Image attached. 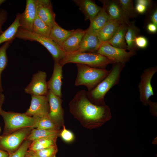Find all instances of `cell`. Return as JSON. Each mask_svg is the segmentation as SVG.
<instances>
[{
    "mask_svg": "<svg viewBox=\"0 0 157 157\" xmlns=\"http://www.w3.org/2000/svg\"><path fill=\"white\" fill-rule=\"evenodd\" d=\"M70 111L77 117L86 120L91 128H96L110 120L112 114L109 107L99 105L88 98L87 91L81 90L75 95L69 104Z\"/></svg>",
    "mask_w": 157,
    "mask_h": 157,
    "instance_id": "1",
    "label": "cell"
},
{
    "mask_svg": "<svg viewBox=\"0 0 157 157\" xmlns=\"http://www.w3.org/2000/svg\"><path fill=\"white\" fill-rule=\"evenodd\" d=\"M113 64L108 75L93 89L87 91L88 98L95 104L105 105L104 98L106 94L111 88L119 83L121 73L125 64Z\"/></svg>",
    "mask_w": 157,
    "mask_h": 157,
    "instance_id": "2",
    "label": "cell"
},
{
    "mask_svg": "<svg viewBox=\"0 0 157 157\" xmlns=\"http://www.w3.org/2000/svg\"><path fill=\"white\" fill-rule=\"evenodd\" d=\"M77 74L74 85L76 86L84 85L88 91L93 89L109 74L110 70L104 69L91 67L77 64Z\"/></svg>",
    "mask_w": 157,
    "mask_h": 157,
    "instance_id": "3",
    "label": "cell"
},
{
    "mask_svg": "<svg viewBox=\"0 0 157 157\" xmlns=\"http://www.w3.org/2000/svg\"><path fill=\"white\" fill-rule=\"evenodd\" d=\"M59 63L63 67L67 63H73L104 69L108 64H112L108 58L96 52H74L67 53L65 57Z\"/></svg>",
    "mask_w": 157,
    "mask_h": 157,
    "instance_id": "4",
    "label": "cell"
},
{
    "mask_svg": "<svg viewBox=\"0 0 157 157\" xmlns=\"http://www.w3.org/2000/svg\"><path fill=\"white\" fill-rule=\"evenodd\" d=\"M0 115L4 122L3 135L6 134L17 130L34 126L39 118L29 116L25 113H22L5 111L0 109Z\"/></svg>",
    "mask_w": 157,
    "mask_h": 157,
    "instance_id": "5",
    "label": "cell"
},
{
    "mask_svg": "<svg viewBox=\"0 0 157 157\" xmlns=\"http://www.w3.org/2000/svg\"><path fill=\"white\" fill-rule=\"evenodd\" d=\"M15 37L25 40L35 41L39 42L49 51L54 61L59 62L66 55V53L50 38L35 34L20 28Z\"/></svg>",
    "mask_w": 157,
    "mask_h": 157,
    "instance_id": "6",
    "label": "cell"
},
{
    "mask_svg": "<svg viewBox=\"0 0 157 157\" xmlns=\"http://www.w3.org/2000/svg\"><path fill=\"white\" fill-rule=\"evenodd\" d=\"M32 127L21 129L0 136V148L9 154L16 151L30 133Z\"/></svg>",
    "mask_w": 157,
    "mask_h": 157,
    "instance_id": "7",
    "label": "cell"
},
{
    "mask_svg": "<svg viewBox=\"0 0 157 157\" xmlns=\"http://www.w3.org/2000/svg\"><path fill=\"white\" fill-rule=\"evenodd\" d=\"M126 50L114 47L108 42H104L102 43L96 53L108 58L112 64H125L136 54L135 52H128Z\"/></svg>",
    "mask_w": 157,
    "mask_h": 157,
    "instance_id": "8",
    "label": "cell"
},
{
    "mask_svg": "<svg viewBox=\"0 0 157 157\" xmlns=\"http://www.w3.org/2000/svg\"><path fill=\"white\" fill-rule=\"evenodd\" d=\"M157 72L156 66L149 67L144 69L140 76L138 85L139 99L145 106H148L150 97L154 95L151 82L153 76Z\"/></svg>",
    "mask_w": 157,
    "mask_h": 157,
    "instance_id": "9",
    "label": "cell"
},
{
    "mask_svg": "<svg viewBox=\"0 0 157 157\" xmlns=\"http://www.w3.org/2000/svg\"><path fill=\"white\" fill-rule=\"evenodd\" d=\"M47 74L39 71L33 76L31 80L24 89L25 92L34 95H46L48 89Z\"/></svg>",
    "mask_w": 157,
    "mask_h": 157,
    "instance_id": "10",
    "label": "cell"
},
{
    "mask_svg": "<svg viewBox=\"0 0 157 157\" xmlns=\"http://www.w3.org/2000/svg\"><path fill=\"white\" fill-rule=\"evenodd\" d=\"M31 95L30 107L25 113L29 116L38 118L47 115L49 107L47 95Z\"/></svg>",
    "mask_w": 157,
    "mask_h": 157,
    "instance_id": "11",
    "label": "cell"
},
{
    "mask_svg": "<svg viewBox=\"0 0 157 157\" xmlns=\"http://www.w3.org/2000/svg\"><path fill=\"white\" fill-rule=\"evenodd\" d=\"M49 107V117L59 126L62 125L63 112L60 97L48 90L47 94Z\"/></svg>",
    "mask_w": 157,
    "mask_h": 157,
    "instance_id": "12",
    "label": "cell"
},
{
    "mask_svg": "<svg viewBox=\"0 0 157 157\" xmlns=\"http://www.w3.org/2000/svg\"><path fill=\"white\" fill-rule=\"evenodd\" d=\"M37 15L36 0H27L24 12L19 13L20 28L32 32L33 24Z\"/></svg>",
    "mask_w": 157,
    "mask_h": 157,
    "instance_id": "13",
    "label": "cell"
},
{
    "mask_svg": "<svg viewBox=\"0 0 157 157\" xmlns=\"http://www.w3.org/2000/svg\"><path fill=\"white\" fill-rule=\"evenodd\" d=\"M85 30V33L82 38L78 50L75 52H96L102 44L96 32L89 28Z\"/></svg>",
    "mask_w": 157,
    "mask_h": 157,
    "instance_id": "14",
    "label": "cell"
},
{
    "mask_svg": "<svg viewBox=\"0 0 157 157\" xmlns=\"http://www.w3.org/2000/svg\"><path fill=\"white\" fill-rule=\"evenodd\" d=\"M37 14L39 18L51 28L56 23V14L51 1L48 0H36Z\"/></svg>",
    "mask_w": 157,
    "mask_h": 157,
    "instance_id": "15",
    "label": "cell"
},
{
    "mask_svg": "<svg viewBox=\"0 0 157 157\" xmlns=\"http://www.w3.org/2000/svg\"><path fill=\"white\" fill-rule=\"evenodd\" d=\"M101 1L111 19L120 21L129 25L130 22L129 18L123 10L118 0Z\"/></svg>",
    "mask_w": 157,
    "mask_h": 157,
    "instance_id": "16",
    "label": "cell"
},
{
    "mask_svg": "<svg viewBox=\"0 0 157 157\" xmlns=\"http://www.w3.org/2000/svg\"><path fill=\"white\" fill-rule=\"evenodd\" d=\"M62 67L63 66L58 62L54 61L52 75L47 82L48 90L60 98L62 95L61 91L63 78Z\"/></svg>",
    "mask_w": 157,
    "mask_h": 157,
    "instance_id": "17",
    "label": "cell"
},
{
    "mask_svg": "<svg viewBox=\"0 0 157 157\" xmlns=\"http://www.w3.org/2000/svg\"><path fill=\"white\" fill-rule=\"evenodd\" d=\"M123 22L117 20H110L96 33L102 43L108 42L114 36Z\"/></svg>",
    "mask_w": 157,
    "mask_h": 157,
    "instance_id": "18",
    "label": "cell"
},
{
    "mask_svg": "<svg viewBox=\"0 0 157 157\" xmlns=\"http://www.w3.org/2000/svg\"><path fill=\"white\" fill-rule=\"evenodd\" d=\"M86 30L81 29L75 30L63 42L61 48L66 53H70L77 51L79 47Z\"/></svg>",
    "mask_w": 157,
    "mask_h": 157,
    "instance_id": "19",
    "label": "cell"
},
{
    "mask_svg": "<svg viewBox=\"0 0 157 157\" xmlns=\"http://www.w3.org/2000/svg\"><path fill=\"white\" fill-rule=\"evenodd\" d=\"M85 17V20H92L97 14L101 8L91 0H74Z\"/></svg>",
    "mask_w": 157,
    "mask_h": 157,
    "instance_id": "20",
    "label": "cell"
},
{
    "mask_svg": "<svg viewBox=\"0 0 157 157\" xmlns=\"http://www.w3.org/2000/svg\"><path fill=\"white\" fill-rule=\"evenodd\" d=\"M75 30L74 29L66 30L62 28L56 22L51 29L50 38L61 47L63 42Z\"/></svg>",
    "mask_w": 157,
    "mask_h": 157,
    "instance_id": "21",
    "label": "cell"
},
{
    "mask_svg": "<svg viewBox=\"0 0 157 157\" xmlns=\"http://www.w3.org/2000/svg\"><path fill=\"white\" fill-rule=\"evenodd\" d=\"M140 32V29L135 25V22L130 21L128 25L125 36L127 49L129 51L135 52L137 50L135 41L136 37L139 35Z\"/></svg>",
    "mask_w": 157,
    "mask_h": 157,
    "instance_id": "22",
    "label": "cell"
},
{
    "mask_svg": "<svg viewBox=\"0 0 157 157\" xmlns=\"http://www.w3.org/2000/svg\"><path fill=\"white\" fill-rule=\"evenodd\" d=\"M19 13H18L13 23L0 35V44L6 42H12L20 27L19 20Z\"/></svg>",
    "mask_w": 157,
    "mask_h": 157,
    "instance_id": "23",
    "label": "cell"
},
{
    "mask_svg": "<svg viewBox=\"0 0 157 157\" xmlns=\"http://www.w3.org/2000/svg\"><path fill=\"white\" fill-rule=\"evenodd\" d=\"M58 135H51L32 142L28 150L36 151L56 144Z\"/></svg>",
    "mask_w": 157,
    "mask_h": 157,
    "instance_id": "24",
    "label": "cell"
},
{
    "mask_svg": "<svg viewBox=\"0 0 157 157\" xmlns=\"http://www.w3.org/2000/svg\"><path fill=\"white\" fill-rule=\"evenodd\" d=\"M127 27L128 25L125 24H122L108 42L114 47L127 49L125 36Z\"/></svg>",
    "mask_w": 157,
    "mask_h": 157,
    "instance_id": "25",
    "label": "cell"
},
{
    "mask_svg": "<svg viewBox=\"0 0 157 157\" xmlns=\"http://www.w3.org/2000/svg\"><path fill=\"white\" fill-rule=\"evenodd\" d=\"M110 19L103 6L97 14L90 21V24L88 28L97 32Z\"/></svg>",
    "mask_w": 157,
    "mask_h": 157,
    "instance_id": "26",
    "label": "cell"
},
{
    "mask_svg": "<svg viewBox=\"0 0 157 157\" xmlns=\"http://www.w3.org/2000/svg\"><path fill=\"white\" fill-rule=\"evenodd\" d=\"M51 29L39 18L37 14L33 24L32 32L39 35L50 38Z\"/></svg>",
    "mask_w": 157,
    "mask_h": 157,
    "instance_id": "27",
    "label": "cell"
},
{
    "mask_svg": "<svg viewBox=\"0 0 157 157\" xmlns=\"http://www.w3.org/2000/svg\"><path fill=\"white\" fill-rule=\"evenodd\" d=\"M60 131L58 129H33L27 137V139L31 142L39 138L54 135H59Z\"/></svg>",
    "mask_w": 157,
    "mask_h": 157,
    "instance_id": "28",
    "label": "cell"
},
{
    "mask_svg": "<svg viewBox=\"0 0 157 157\" xmlns=\"http://www.w3.org/2000/svg\"><path fill=\"white\" fill-rule=\"evenodd\" d=\"M11 42H6L0 47V92L3 91L1 84V74L7 65L8 59L6 50L10 47Z\"/></svg>",
    "mask_w": 157,
    "mask_h": 157,
    "instance_id": "29",
    "label": "cell"
},
{
    "mask_svg": "<svg viewBox=\"0 0 157 157\" xmlns=\"http://www.w3.org/2000/svg\"><path fill=\"white\" fill-rule=\"evenodd\" d=\"M59 126L48 116L39 118L34 129H58Z\"/></svg>",
    "mask_w": 157,
    "mask_h": 157,
    "instance_id": "30",
    "label": "cell"
},
{
    "mask_svg": "<svg viewBox=\"0 0 157 157\" xmlns=\"http://www.w3.org/2000/svg\"><path fill=\"white\" fill-rule=\"evenodd\" d=\"M122 9L130 18H133L137 16L138 14L136 12L132 0H118Z\"/></svg>",
    "mask_w": 157,
    "mask_h": 157,
    "instance_id": "31",
    "label": "cell"
},
{
    "mask_svg": "<svg viewBox=\"0 0 157 157\" xmlns=\"http://www.w3.org/2000/svg\"><path fill=\"white\" fill-rule=\"evenodd\" d=\"M58 151L56 144L35 152L38 157H56Z\"/></svg>",
    "mask_w": 157,
    "mask_h": 157,
    "instance_id": "32",
    "label": "cell"
},
{
    "mask_svg": "<svg viewBox=\"0 0 157 157\" xmlns=\"http://www.w3.org/2000/svg\"><path fill=\"white\" fill-rule=\"evenodd\" d=\"M31 142L26 139L19 148L14 152L10 154L8 157H24Z\"/></svg>",
    "mask_w": 157,
    "mask_h": 157,
    "instance_id": "33",
    "label": "cell"
},
{
    "mask_svg": "<svg viewBox=\"0 0 157 157\" xmlns=\"http://www.w3.org/2000/svg\"><path fill=\"white\" fill-rule=\"evenodd\" d=\"M135 42L138 49H145L147 47L148 44L147 39L145 37L141 35H139L136 37Z\"/></svg>",
    "mask_w": 157,
    "mask_h": 157,
    "instance_id": "34",
    "label": "cell"
},
{
    "mask_svg": "<svg viewBox=\"0 0 157 157\" xmlns=\"http://www.w3.org/2000/svg\"><path fill=\"white\" fill-rule=\"evenodd\" d=\"M59 135L62 139L67 142H71L74 139V136L72 133L67 129L64 125H63V129L60 131Z\"/></svg>",
    "mask_w": 157,
    "mask_h": 157,
    "instance_id": "35",
    "label": "cell"
},
{
    "mask_svg": "<svg viewBox=\"0 0 157 157\" xmlns=\"http://www.w3.org/2000/svg\"><path fill=\"white\" fill-rule=\"evenodd\" d=\"M8 14L6 10L0 9V35L3 32L2 30V26L7 19Z\"/></svg>",
    "mask_w": 157,
    "mask_h": 157,
    "instance_id": "36",
    "label": "cell"
},
{
    "mask_svg": "<svg viewBox=\"0 0 157 157\" xmlns=\"http://www.w3.org/2000/svg\"><path fill=\"white\" fill-rule=\"evenodd\" d=\"M135 9L138 14H143L146 13L148 8L146 6L138 3H136Z\"/></svg>",
    "mask_w": 157,
    "mask_h": 157,
    "instance_id": "37",
    "label": "cell"
},
{
    "mask_svg": "<svg viewBox=\"0 0 157 157\" xmlns=\"http://www.w3.org/2000/svg\"><path fill=\"white\" fill-rule=\"evenodd\" d=\"M147 31L151 34L156 33L157 31V25L151 22H149L147 26Z\"/></svg>",
    "mask_w": 157,
    "mask_h": 157,
    "instance_id": "38",
    "label": "cell"
},
{
    "mask_svg": "<svg viewBox=\"0 0 157 157\" xmlns=\"http://www.w3.org/2000/svg\"><path fill=\"white\" fill-rule=\"evenodd\" d=\"M150 106V111L153 115H156L157 114V104L156 102H153L149 100L148 104Z\"/></svg>",
    "mask_w": 157,
    "mask_h": 157,
    "instance_id": "39",
    "label": "cell"
},
{
    "mask_svg": "<svg viewBox=\"0 0 157 157\" xmlns=\"http://www.w3.org/2000/svg\"><path fill=\"white\" fill-rule=\"evenodd\" d=\"M150 22L157 25V10L155 8L152 12L150 17Z\"/></svg>",
    "mask_w": 157,
    "mask_h": 157,
    "instance_id": "40",
    "label": "cell"
},
{
    "mask_svg": "<svg viewBox=\"0 0 157 157\" xmlns=\"http://www.w3.org/2000/svg\"><path fill=\"white\" fill-rule=\"evenodd\" d=\"M135 2L136 3L143 5L149 8L151 5V1L150 0H136Z\"/></svg>",
    "mask_w": 157,
    "mask_h": 157,
    "instance_id": "41",
    "label": "cell"
},
{
    "mask_svg": "<svg viewBox=\"0 0 157 157\" xmlns=\"http://www.w3.org/2000/svg\"><path fill=\"white\" fill-rule=\"evenodd\" d=\"M24 157H38L35 151L28 150Z\"/></svg>",
    "mask_w": 157,
    "mask_h": 157,
    "instance_id": "42",
    "label": "cell"
},
{
    "mask_svg": "<svg viewBox=\"0 0 157 157\" xmlns=\"http://www.w3.org/2000/svg\"><path fill=\"white\" fill-rule=\"evenodd\" d=\"M9 155L8 152L0 148V157H8Z\"/></svg>",
    "mask_w": 157,
    "mask_h": 157,
    "instance_id": "43",
    "label": "cell"
},
{
    "mask_svg": "<svg viewBox=\"0 0 157 157\" xmlns=\"http://www.w3.org/2000/svg\"><path fill=\"white\" fill-rule=\"evenodd\" d=\"M4 95L2 92H0V108H1L2 106L4 101Z\"/></svg>",
    "mask_w": 157,
    "mask_h": 157,
    "instance_id": "44",
    "label": "cell"
},
{
    "mask_svg": "<svg viewBox=\"0 0 157 157\" xmlns=\"http://www.w3.org/2000/svg\"><path fill=\"white\" fill-rule=\"evenodd\" d=\"M5 1V0H0V6Z\"/></svg>",
    "mask_w": 157,
    "mask_h": 157,
    "instance_id": "45",
    "label": "cell"
},
{
    "mask_svg": "<svg viewBox=\"0 0 157 157\" xmlns=\"http://www.w3.org/2000/svg\"><path fill=\"white\" fill-rule=\"evenodd\" d=\"M0 130H1V128H0Z\"/></svg>",
    "mask_w": 157,
    "mask_h": 157,
    "instance_id": "46",
    "label": "cell"
},
{
    "mask_svg": "<svg viewBox=\"0 0 157 157\" xmlns=\"http://www.w3.org/2000/svg\"><path fill=\"white\" fill-rule=\"evenodd\" d=\"M1 108H0V109H1Z\"/></svg>",
    "mask_w": 157,
    "mask_h": 157,
    "instance_id": "47",
    "label": "cell"
}]
</instances>
